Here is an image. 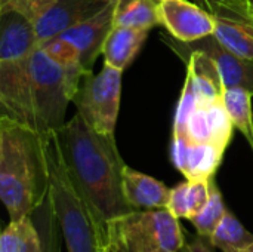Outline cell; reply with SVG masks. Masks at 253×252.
Returning a JSON list of instances; mask_svg holds the SVG:
<instances>
[{"mask_svg":"<svg viewBox=\"0 0 253 252\" xmlns=\"http://www.w3.org/2000/svg\"><path fill=\"white\" fill-rule=\"evenodd\" d=\"M53 137L62 166L105 241L107 223L133 211L123 195L126 165L116 138L93 131L79 113L58 128Z\"/></svg>","mask_w":253,"mask_h":252,"instance_id":"cell-1","label":"cell"},{"mask_svg":"<svg viewBox=\"0 0 253 252\" xmlns=\"http://www.w3.org/2000/svg\"><path fill=\"white\" fill-rule=\"evenodd\" d=\"M83 76L58 64L43 48L0 62V108L40 135L65 123V113Z\"/></svg>","mask_w":253,"mask_h":252,"instance_id":"cell-2","label":"cell"},{"mask_svg":"<svg viewBox=\"0 0 253 252\" xmlns=\"http://www.w3.org/2000/svg\"><path fill=\"white\" fill-rule=\"evenodd\" d=\"M44 135L0 114V202L9 218L31 215L47 198Z\"/></svg>","mask_w":253,"mask_h":252,"instance_id":"cell-3","label":"cell"},{"mask_svg":"<svg viewBox=\"0 0 253 252\" xmlns=\"http://www.w3.org/2000/svg\"><path fill=\"white\" fill-rule=\"evenodd\" d=\"M44 151L49 169L47 199L58 221L68 252H99L105 242L83 199L71 184L52 134L44 135Z\"/></svg>","mask_w":253,"mask_h":252,"instance_id":"cell-4","label":"cell"},{"mask_svg":"<svg viewBox=\"0 0 253 252\" xmlns=\"http://www.w3.org/2000/svg\"><path fill=\"white\" fill-rule=\"evenodd\" d=\"M105 244L113 252H179L185 238L166 208L133 209L107 223Z\"/></svg>","mask_w":253,"mask_h":252,"instance_id":"cell-5","label":"cell"},{"mask_svg":"<svg viewBox=\"0 0 253 252\" xmlns=\"http://www.w3.org/2000/svg\"><path fill=\"white\" fill-rule=\"evenodd\" d=\"M122 73L107 64L98 74L86 73L71 100L77 113L98 134L114 135L120 110Z\"/></svg>","mask_w":253,"mask_h":252,"instance_id":"cell-6","label":"cell"},{"mask_svg":"<svg viewBox=\"0 0 253 252\" xmlns=\"http://www.w3.org/2000/svg\"><path fill=\"white\" fill-rule=\"evenodd\" d=\"M160 24L181 43H191L212 36L215 15L187 0H163L159 3Z\"/></svg>","mask_w":253,"mask_h":252,"instance_id":"cell-7","label":"cell"},{"mask_svg":"<svg viewBox=\"0 0 253 252\" xmlns=\"http://www.w3.org/2000/svg\"><path fill=\"white\" fill-rule=\"evenodd\" d=\"M116 0H56L33 24L39 48L61 36L68 28L95 16Z\"/></svg>","mask_w":253,"mask_h":252,"instance_id":"cell-8","label":"cell"},{"mask_svg":"<svg viewBox=\"0 0 253 252\" xmlns=\"http://www.w3.org/2000/svg\"><path fill=\"white\" fill-rule=\"evenodd\" d=\"M225 150L213 143H193L185 135L173 134L170 157L175 168L190 181L215 177Z\"/></svg>","mask_w":253,"mask_h":252,"instance_id":"cell-9","label":"cell"},{"mask_svg":"<svg viewBox=\"0 0 253 252\" xmlns=\"http://www.w3.org/2000/svg\"><path fill=\"white\" fill-rule=\"evenodd\" d=\"M188 50H200L206 53L216 65L225 88H242L253 95V59L236 55L224 48L216 37L208 36L200 40L185 43Z\"/></svg>","mask_w":253,"mask_h":252,"instance_id":"cell-10","label":"cell"},{"mask_svg":"<svg viewBox=\"0 0 253 252\" xmlns=\"http://www.w3.org/2000/svg\"><path fill=\"white\" fill-rule=\"evenodd\" d=\"M114 3H110L95 16L68 28L58 37L70 40L80 53V64L86 73L93 71V65L99 53L102 52L104 42L113 28Z\"/></svg>","mask_w":253,"mask_h":252,"instance_id":"cell-11","label":"cell"},{"mask_svg":"<svg viewBox=\"0 0 253 252\" xmlns=\"http://www.w3.org/2000/svg\"><path fill=\"white\" fill-rule=\"evenodd\" d=\"M37 48L33 21L16 12H0V62L27 56Z\"/></svg>","mask_w":253,"mask_h":252,"instance_id":"cell-12","label":"cell"},{"mask_svg":"<svg viewBox=\"0 0 253 252\" xmlns=\"http://www.w3.org/2000/svg\"><path fill=\"white\" fill-rule=\"evenodd\" d=\"M123 195L132 209H160L168 206L169 192L162 181L135 171L127 165L123 168Z\"/></svg>","mask_w":253,"mask_h":252,"instance_id":"cell-13","label":"cell"},{"mask_svg":"<svg viewBox=\"0 0 253 252\" xmlns=\"http://www.w3.org/2000/svg\"><path fill=\"white\" fill-rule=\"evenodd\" d=\"M147 37L148 30L113 25L101 52L104 56V64L125 71L142 48Z\"/></svg>","mask_w":253,"mask_h":252,"instance_id":"cell-14","label":"cell"},{"mask_svg":"<svg viewBox=\"0 0 253 252\" xmlns=\"http://www.w3.org/2000/svg\"><path fill=\"white\" fill-rule=\"evenodd\" d=\"M187 74L191 79L193 91L199 105H209L222 101L224 85L215 62L200 50H190Z\"/></svg>","mask_w":253,"mask_h":252,"instance_id":"cell-15","label":"cell"},{"mask_svg":"<svg viewBox=\"0 0 253 252\" xmlns=\"http://www.w3.org/2000/svg\"><path fill=\"white\" fill-rule=\"evenodd\" d=\"M216 40L239 56L253 59V25L234 16L215 15Z\"/></svg>","mask_w":253,"mask_h":252,"instance_id":"cell-16","label":"cell"},{"mask_svg":"<svg viewBox=\"0 0 253 252\" xmlns=\"http://www.w3.org/2000/svg\"><path fill=\"white\" fill-rule=\"evenodd\" d=\"M159 0H116L113 25L151 30L160 24Z\"/></svg>","mask_w":253,"mask_h":252,"instance_id":"cell-17","label":"cell"},{"mask_svg":"<svg viewBox=\"0 0 253 252\" xmlns=\"http://www.w3.org/2000/svg\"><path fill=\"white\" fill-rule=\"evenodd\" d=\"M0 252H43L42 236L31 215L10 220L0 233Z\"/></svg>","mask_w":253,"mask_h":252,"instance_id":"cell-18","label":"cell"},{"mask_svg":"<svg viewBox=\"0 0 253 252\" xmlns=\"http://www.w3.org/2000/svg\"><path fill=\"white\" fill-rule=\"evenodd\" d=\"M252 94L242 88H225L222 92V102L227 113L253 150V114H252Z\"/></svg>","mask_w":253,"mask_h":252,"instance_id":"cell-19","label":"cell"},{"mask_svg":"<svg viewBox=\"0 0 253 252\" xmlns=\"http://www.w3.org/2000/svg\"><path fill=\"white\" fill-rule=\"evenodd\" d=\"M209 242L213 248L222 252H246L253 242V233H251L233 212L227 211Z\"/></svg>","mask_w":253,"mask_h":252,"instance_id":"cell-20","label":"cell"},{"mask_svg":"<svg viewBox=\"0 0 253 252\" xmlns=\"http://www.w3.org/2000/svg\"><path fill=\"white\" fill-rule=\"evenodd\" d=\"M209 201L205 205V208L190 220V223L196 227L197 235L206 241L211 239V236L213 235L215 229L218 227V224L221 223V220L224 218L225 212L228 211L225 208L221 190L218 189L216 183H215V177H212L209 180Z\"/></svg>","mask_w":253,"mask_h":252,"instance_id":"cell-21","label":"cell"},{"mask_svg":"<svg viewBox=\"0 0 253 252\" xmlns=\"http://www.w3.org/2000/svg\"><path fill=\"white\" fill-rule=\"evenodd\" d=\"M206 110L209 129H211V138L212 143L219 146L221 149L227 150L231 138H233V122L227 113V108L222 101L212 102L209 105H202Z\"/></svg>","mask_w":253,"mask_h":252,"instance_id":"cell-22","label":"cell"},{"mask_svg":"<svg viewBox=\"0 0 253 252\" xmlns=\"http://www.w3.org/2000/svg\"><path fill=\"white\" fill-rule=\"evenodd\" d=\"M37 217V221L43 232H40L42 236V245H43V252H61L59 250V226L55 218V214L52 211V206L49 203V199L46 201L31 214Z\"/></svg>","mask_w":253,"mask_h":252,"instance_id":"cell-23","label":"cell"},{"mask_svg":"<svg viewBox=\"0 0 253 252\" xmlns=\"http://www.w3.org/2000/svg\"><path fill=\"white\" fill-rule=\"evenodd\" d=\"M199 107L196 94L193 91V85H191V79L187 74L185 77V83L176 105V113H175V120H173V134H182L187 125V120L190 119V116L194 113V110Z\"/></svg>","mask_w":253,"mask_h":252,"instance_id":"cell-24","label":"cell"},{"mask_svg":"<svg viewBox=\"0 0 253 252\" xmlns=\"http://www.w3.org/2000/svg\"><path fill=\"white\" fill-rule=\"evenodd\" d=\"M56 0H0V12H16L34 22Z\"/></svg>","mask_w":253,"mask_h":252,"instance_id":"cell-25","label":"cell"},{"mask_svg":"<svg viewBox=\"0 0 253 252\" xmlns=\"http://www.w3.org/2000/svg\"><path fill=\"white\" fill-rule=\"evenodd\" d=\"M181 135H185L193 143H212L209 122L205 107L199 105L187 120L185 129Z\"/></svg>","mask_w":253,"mask_h":252,"instance_id":"cell-26","label":"cell"},{"mask_svg":"<svg viewBox=\"0 0 253 252\" xmlns=\"http://www.w3.org/2000/svg\"><path fill=\"white\" fill-rule=\"evenodd\" d=\"M187 220L196 217L209 201V180H187Z\"/></svg>","mask_w":253,"mask_h":252,"instance_id":"cell-27","label":"cell"},{"mask_svg":"<svg viewBox=\"0 0 253 252\" xmlns=\"http://www.w3.org/2000/svg\"><path fill=\"white\" fill-rule=\"evenodd\" d=\"M213 15H225L240 18L249 22L248 10H246V0H202Z\"/></svg>","mask_w":253,"mask_h":252,"instance_id":"cell-28","label":"cell"},{"mask_svg":"<svg viewBox=\"0 0 253 252\" xmlns=\"http://www.w3.org/2000/svg\"><path fill=\"white\" fill-rule=\"evenodd\" d=\"M187 190H188V181L179 183L169 192V201L166 209L173 214L176 218H185L187 220Z\"/></svg>","mask_w":253,"mask_h":252,"instance_id":"cell-29","label":"cell"},{"mask_svg":"<svg viewBox=\"0 0 253 252\" xmlns=\"http://www.w3.org/2000/svg\"><path fill=\"white\" fill-rule=\"evenodd\" d=\"M179 252H213V247H212V244L209 241L197 236L190 244H185L184 248Z\"/></svg>","mask_w":253,"mask_h":252,"instance_id":"cell-30","label":"cell"},{"mask_svg":"<svg viewBox=\"0 0 253 252\" xmlns=\"http://www.w3.org/2000/svg\"><path fill=\"white\" fill-rule=\"evenodd\" d=\"M246 10H248L249 22L253 25V0H246Z\"/></svg>","mask_w":253,"mask_h":252,"instance_id":"cell-31","label":"cell"},{"mask_svg":"<svg viewBox=\"0 0 253 252\" xmlns=\"http://www.w3.org/2000/svg\"><path fill=\"white\" fill-rule=\"evenodd\" d=\"M99 252H113V251L110 250V247H108L105 242H102V244H101V247H99Z\"/></svg>","mask_w":253,"mask_h":252,"instance_id":"cell-32","label":"cell"},{"mask_svg":"<svg viewBox=\"0 0 253 252\" xmlns=\"http://www.w3.org/2000/svg\"><path fill=\"white\" fill-rule=\"evenodd\" d=\"M246 252H253V242H252V244H251V247L248 248V251H246Z\"/></svg>","mask_w":253,"mask_h":252,"instance_id":"cell-33","label":"cell"},{"mask_svg":"<svg viewBox=\"0 0 253 252\" xmlns=\"http://www.w3.org/2000/svg\"><path fill=\"white\" fill-rule=\"evenodd\" d=\"M159 1H163V0H159Z\"/></svg>","mask_w":253,"mask_h":252,"instance_id":"cell-34","label":"cell"},{"mask_svg":"<svg viewBox=\"0 0 253 252\" xmlns=\"http://www.w3.org/2000/svg\"><path fill=\"white\" fill-rule=\"evenodd\" d=\"M0 233H1V232H0Z\"/></svg>","mask_w":253,"mask_h":252,"instance_id":"cell-35","label":"cell"}]
</instances>
